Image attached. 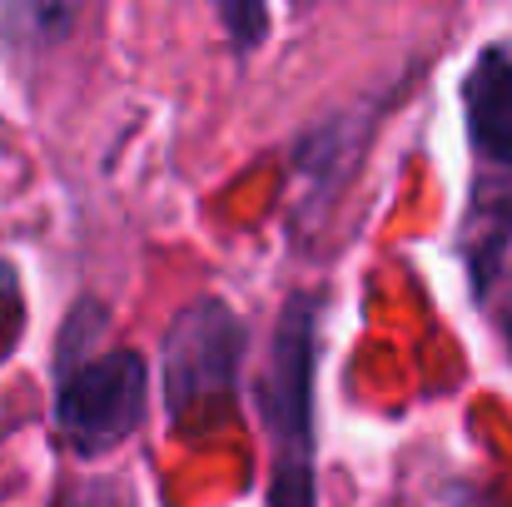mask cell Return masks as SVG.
I'll return each mask as SVG.
<instances>
[{
    "mask_svg": "<svg viewBox=\"0 0 512 507\" xmlns=\"http://www.w3.org/2000/svg\"><path fill=\"white\" fill-rule=\"evenodd\" d=\"M60 507H110V498L105 493H75V498H65Z\"/></svg>",
    "mask_w": 512,
    "mask_h": 507,
    "instance_id": "cell-5",
    "label": "cell"
},
{
    "mask_svg": "<svg viewBox=\"0 0 512 507\" xmlns=\"http://www.w3.org/2000/svg\"><path fill=\"white\" fill-rule=\"evenodd\" d=\"M508 338H512V299H508Z\"/></svg>",
    "mask_w": 512,
    "mask_h": 507,
    "instance_id": "cell-6",
    "label": "cell"
},
{
    "mask_svg": "<svg viewBox=\"0 0 512 507\" xmlns=\"http://www.w3.org/2000/svg\"><path fill=\"white\" fill-rule=\"evenodd\" d=\"M309 319L289 314L284 338H279V368L269 378V418L279 423V443H284V483H279V507H309L304 488V433H309Z\"/></svg>",
    "mask_w": 512,
    "mask_h": 507,
    "instance_id": "cell-3",
    "label": "cell"
},
{
    "mask_svg": "<svg viewBox=\"0 0 512 507\" xmlns=\"http://www.w3.org/2000/svg\"><path fill=\"white\" fill-rule=\"evenodd\" d=\"M463 100H468V135H473V150L488 160V165H503L512 174V50H483V60L473 65L468 85H463Z\"/></svg>",
    "mask_w": 512,
    "mask_h": 507,
    "instance_id": "cell-4",
    "label": "cell"
},
{
    "mask_svg": "<svg viewBox=\"0 0 512 507\" xmlns=\"http://www.w3.org/2000/svg\"><path fill=\"white\" fill-rule=\"evenodd\" d=\"M55 418H60L65 443L85 458L120 448L145 418V358L130 348H115V353L75 363L60 378Z\"/></svg>",
    "mask_w": 512,
    "mask_h": 507,
    "instance_id": "cell-1",
    "label": "cell"
},
{
    "mask_svg": "<svg viewBox=\"0 0 512 507\" xmlns=\"http://www.w3.org/2000/svg\"><path fill=\"white\" fill-rule=\"evenodd\" d=\"M234 353H239V324L219 304L189 309L170 334V398L174 413L184 403H219L234 388Z\"/></svg>",
    "mask_w": 512,
    "mask_h": 507,
    "instance_id": "cell-2",
    "label": "cell"
}]
</instances>
